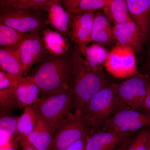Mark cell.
I'll use <instances>...</instances> for the list:
<instances>
[{
  "mask_svg": "<svg viewBox=\"0 0 150 150\" xmlns=\"http://www.w3.org/2000/svg\"><path fill=\"white\" fill-rule=\"evenodd\" d=\"M18 141L15 139L3 146L0 147V150H18Z\"/></svg>",
  "mask_w": 150,
  "mask_h": 150,
  "instance_id": "obj_33",
  "label": "cell"
},
{
  "mask_svg": "<svg viewBox=\"0 0 150 150\" xmlns=\"http://www.w3.org/2000/svg\"><path fill=\"white\" fill-rule=\"evenodd\" d=\"M150 129V116L128 107L120 108L99 130L131 134L143 128Z\"/></svg>",
  "mask_w": 150,
  "mask_h": 150,
  "instance_id": "obj_8",
  "label": "cell"
},
{
  "mask_svg": "<svg viewBox=\"0 0 150 150\" xmlns=\"http://www.w3.org/2000/svg\"><path fill=\"white\" fill-rule=\"evenodd\" d=\"M110 21L106 16L98 12L95 14L91 42L103 44L112 40L113 38L112 28Z\"/></svg>",
  "mask_w": 150,
  "mask_h": 150,
  "instance_id": "obj_23",
  "label": "cell"
},
{
  "mask_svg": "<svg viewBox=\"0 0 150 150\" xmlns=\"http://www.w3.org/2000/svg\"><path fill=\"white\" fill-rule=\"evenodd\" d=\"M134 50L127 46L117 45L108 53L104 65L108 73L118 79L131 77L138 74Z\"/></svg>",
  "mask_w": 150,
  "mask_h": 150,
  "instance_id": "obj_9",
  "label": "cell"
},
{
  "mask_svg": "<svg viewBox=\"0 0 150 150\" xmlns=\"http://www.w3.org/2000/svg\"><path fill=\"white\" fill-rule=\"evenodd\" d=\"M51 0H1L0 5L9 4L35 11H46Z\"/></svg>",
  "mask_w": 150,
  "mask_h": 150,
  "instance_id": "obj_26",
  "label": "cell"
},
{
  "mask_svg": "<svg viewBox=\"0 0 150 150\" xmlns=\"http://www.w3.org/2000/svg\"><path fill=\"white\" fill-rule=\"evenodd\" d=\"M129 12L139 27L144 43L150 33V0H127Z\"/></svg>",
  "mask_w": 150,
  "mask_h": 150,
  "instance_id": "obj_15",
  "label": "cell"
},
{
  "mask_svg": "<svg viewBox=\"0 0 150 150\" xmlns=\"http://www.w3.org/2000/svg\"><path fill=\"white\" fill-rule=\"evenodd\" d=\"M41 34L48 54L59 56L67 54L69 50L70 44L68 39L58 31L47 28L43 30Z\"/></svg>",
  "mask_w": 150,
  "mask_h": 150,
  "instance_id": "obj_18",
  "label": "cell"
},
{
  "mask_svg": "<svg viewBox=\"0 0 150 150\" xmlns=\"http://www.w3.org/2000/svg\"><path fill=\"white\" fill-rule=\"evenodd\" d=\"M46 11V23L65 37L70 35L71 15L64 8L62 1L51 0Z\"/></svg>",
  "mask_w": 150,
  "mask_h": 150,
  "instance_id": "obj_13",
  "label": "cell"
},
{
  "mask_svg": "<svg viewBox=\"0 0 150 150\" xmlns=\"http://www.w3.org/2000/svg\"><path fill=\"white\" fill-rule=\"evenodd\" d=\"M112 34L117 45L130 47L134 51H140L144 43L141 31L132 18L114 25Z\"/></svg>",
  "mask_w": 150,
  "mask_h": 150,
  "instance_id": "obj_12",
  "label": "cell"
},
{
  "mask_svg": "<svg viewBox=\"0 0 150 150\" xmlns=\"http://www.w3.org/2000/svg\"><path fill=\"white\" fill-rule=\"evenodd\" d=\"M71 54L75 111L82 113L84 108L92 98L109 83L101 71H91L86 67L78 46L72 48Z\"/></svg>",
  "mask_w": 150,
  "mask_h": 150,
  "instance_id": "obj_2",
  "label": "cell"
},
{
  "mask_svg": "<svg viewBox=\"0 0 150 150\" xmlns=\"http://www.w3.org/2000/svg\"><path fill=\"white\" fill-rule=\"evenodd\" d=\"M95 13L71 15L70 36L78 46H87L91 42Z\"/></svg>",
  "mask_w": 150,
  "mask_h": 150,
  "instance_id": "obj_14",
  "label": "cell"
},
{
  "mask_svg": "<svg viewBox=\"0 0 150 150\" xmlns=\"http://www.w3.org/2000/svg\"><path fill=\"white\" fill-rule=\"evenodd\" d=\"M21 150H38L30 144L27 137H24L18 142Z\"/></svg>",
  "mask_w": 150,
  "mask_h": 150,
  "instance_id": "obj_32",
  "label": "cell"
},
{
  "mask_svg": "<svg viewBox=\"0 0 150 150\" xmlns=\"http://www.w3.org/2000/svg\"><path fill=\"white\" fill-rule=\"evenodd\" d=\"M54 136V134L39 113L35 129L26 137L30 144L37 149L49 150Z\"/></svg>",
  "mask_w": 150,
  "mask_h": 150,
  "instance_id": "obj_20",
  "label": "cell"
},
{
  "mask_svg": "<svg viewBox=\"0 0 150 150\" xmlns=\"http://www.w3.org/2000/svg\"><path fill=\"white\" fill-rule=\"evenodd\" d=\"M118 84L109 83L97 93L82 111L83 119L91 131H98L119 109L116 101Z\"/></svg>",
  "mask_w": 150,
  "mask_h": 150,
  "instance_id": "obj_3",
  "label": "cell"
},
{
  "mask_svg": "<svg viewBox=\"0 0 150 150\" xmlns=\"http://www.w3.org/2000/svg\"><path fill=\"white\" fill-rule=\"evenodd\" d=\"M33 80L43 96L67 91L74 86L71 51L59 56L47 54L35 68Z\"/></svg>",
  "mask_w": 150,
  "mask_h": 150,
  "instance_id": "obj_1",
  "label": "cell"
},
{
  "mask_svg": "<svg viewBox=\"0 0 150 150\" xmlns=\"http://www.w3.org/2000/svg\"><path fill=\"white\" fill-rule=\"evenodd\" d=\"M18 108L14 93L13 87L0 90L1 112H11Z\"/></svg>",
  "mask_w": 150,
  "mask_h": 150,
  "instance_id": "obj_28",
  "label": "cell"
},
{
  "mask_svg": "<svg viewBox=\"0 0 150 150\" xmlns=\"http://www.w3.org/2000/svg\"><path fill=\"white\" fill-rule=\"evenodd\" d=\"M13 89L19 109L35 104L40 98V89L31 76L21 78Z\"/></svg>",
  "mask_w": 150,
  "mask_h": 150,
  "instance_id": "obj_16",
  "label": "cell"
},
{
  "mask_svg": "<svg viewBox=\"0 0 150 150\" xmlns=\"http://www.w3.org/2000/svg\"><path fill=\"white\" fill-rule=\"evenodd\" d=\"M39 112L37 104L24 108L23 112L18 119L17 135L15 139L19 141L27 137L35 129L37 124Z\"/></svg>",
  "mask_w": 150,
  "mask_h": 150,
  "instance_id": "obj_22",
  "label": "cell"
},
{
  "mask_svg": "<svg viewBox=\"0 0 150 150\" xmlns=\"http://www.w3.org/2000/svg\"><path fill=\"white\" fill-rule=\"evenodd\" d=\"M133 139L131 137H129L126 141H124L118 147L113 150H126Z\"/></svg>",
  "mask_w": 150,
  "mask_h": 150,
  "instance_id": "obj_35",
  "label": "cell"
},
{
  "mask_svg": "<svg viewBox=\"0 0 150 150\" xmlns=\"http://www.w3.org/2000/svg\"><path fill=\"white\" fill-rule=\"evenodd\" d=\"M78 47L86 67L91 71H101L102 64H105L109 52L97 43H93L90 46Z\"/></svg>",
  "mask_w": 150,
  "mask_h": 150,
  "instance_id": "obj_17",
  "label": "cell"
},
{
  "mask_svg": "<svg viewBox=\"0 0 150 150\" xmlns=\"http://www.w3.org/2000/svg\"><path fill=\"white\" fill-rule=\"evenodd\" d=\"M110 0H63V6L71 15L95 13L103 8Z\"/></svg>",
  "mask_w": 150,
  "mask_h": 150,
  "instance_id": "obj_19",
  "label": "cell"
},
{
  "mask_svg": "<svg viewBox=\"0 0 150 150\" xmlns=\"http://www.w3.org/2000/svg\"><path fill=\"white\" fill-rule=\"evenodd\" d=\"M28 35L8 25L0 23V46L18 49Z\"/></svg>",
  "mask_w": 150,
  "mask_h": 150,
  "instance_id": "obj_24",
  "label": "cell"
},
{
  "mask_svg": "<svg viewBox=\"0 0 150 150\" xmlns=\"http://www.w3.org/2000/svg\"><path fill=\"white\" fill-rule=\"evenodd\" d=\"M18 50L0 47V68L1 71L21 78L24 74Z\"/></svg>",
  "mask_w": 150,
  "mask_h": 150,
  "instance_id": "obj_21",
  "label": "cell"
},
{
  "mask_svg": "<svg viewBox=\"0 0 150 150\" xmlns=\"http://www.w3.org/2000/svg\"><path fill=\"white\" fill-rule=\"evenodd\" d=\"M131 136L111 131H91L86 139L85 150H113Z\"/></svg>",
  "mask_w": 150,
  "mask_h": 150,
  "instance_id": "obj_11",
  "label": "cell"
},
{
  "mask_svg": "<svg viewBox=\"0 0 150 150\" xmlns=\"http://www.w3.org/2000/svg\"><path fill=\"white\" fill-rule=\"evenodd\" d=\"M86 137L74 143L65 150H85Z\"/></svg>",
  "mask_w": 150,
  "mask_h": 150,
  "instance_id": "obj_31",
  "label": "cell"
},
{
  "mask_svg": "<svg viewBox=\"0 0 150 150\" xmlns=\"http://www.w3.org/2000/svg\"><path fill=\"white\" fill-rule=\"evenodd\" d=\"M144 112L150 116V85L144 102Z\"/></svg>",
  "mask_w": 150,
  "mask_h": 150,
  "instance_id": "obj_34",
  "label": "cell"
},
{
  "mask_svg": "<svg viewBox=\"0 0 150 150\" xmlns=\"http://www.w3.org/2000/svg\"><path fill=\"white\" fill-rule=\"evenodd\" d=\"M149 129L146 128L140 131L135 139L131 141L126 150H147Z\"/></svg>",
  "mask_w": 150,
  "mask_h": 150,
  "instance_id": "obj_29",
  "label": "cell"
},
{
  "mask_svg": "<svg viewBox=\"0 0 150 150\" xmlns=\"http://www.w3.org/2000/svg\"><path fill=\"white\" fill-rule=\"evenodd\" d=\"M18 117L12 115L10 112H1L0 133L6 134L11 139H15Z\"/></svg>",
  "mask_w": 150,
  "mask_h": 150,
  "instance_id": "obj_27",
  "label": "cell"
},
{
  "mask_svg": "<svg viewBox=\"0 0 150 150\" xmlns=\"http://www.w3.org/2000/svg\"><path fill=\"white\" fill-rule=\"evenodd\" d=\"M36 104L41 118L54 135L60 123L75 108L73 87L63 92L42 96Z\"/></svg>",
  "mask_w": 150,
  "mask_h": 150,
  "instance_id": "obj_4",
  "label": "cell"
},
{
  "mask_svg": "<svg viewBox=\"0 0 150 150\" xmlns=\"http://www.w3.org/2000/svg\"><path fill=\"white\" fill-rule=\"evenodd\" d=\"M82 113L71 112L57 127L49 150H65L74 143L90 134Z\"/></svg>",
  "mask_w": 150,
  "mask_h": 150,
  "instance_id": "obj_5",
  "label": "cell"
},
{
  "mask_svg": "<svg viewBox=\"0 0 150 150\" xmlns=\"http://www.w3.org/2000/svg\"><path fill=\"white\" fill-rule=\"evenodd\" d=\"M150 85L147 79L139 74L118 84L116 101L118 108L128 107L144 112V102Z\"/></svg>",
  "mask_w": 150,
  "mask_h": 150,
  "instance_id": "obj_7",
  "label": "cell"
},
{
  "mask_svg": "<svg viewBox=\"0 0 150 150\" xmlns=\"http://www.w3.org/2000/svg\"><path fill=\"white\" fill-rule=\"evenodd\" d=\"M0 5V23L24 33L40 31L44 25L39 12L11 5Z\"/></svg>",
  "mask_w": 150,
  "mask_h": 150,
  "instance_id": "obj_6",
  "label": "cell"
},
{
  "mask_svg": "<svg viewBox=\"0 0 150 150\" xmlns=\"http://www.w3.org/2000/svg\"><path fill=\"white\" fill-rule=\"evenodd\" d=\"M21 79L4 71H0V90L16 86Z\"/></svg>",
  "mask_w": 150,
  "mask_h": 150,
  "instance_id": "obj_30",
  "label": "cell"
},
{
  "mask_svg": "<svg viewBox=\"0 0 150 150\" xmlns=\"http://www.w3.org/2000/svg\"><path fill=\"white\" fill-rule=\"evenodd\" d=\"M19 56L23 74L27 72L36 63H39L48 52L40 31L28 33V35L19 48Z\"/></svg>",
  "mask_w": 150,
  "mask_h": 150,
  "instance_id": "obj_10",
  "label": "cell"
},
{
  "mask_svg": "<svg viewBox=\"0 0 150 150\" xmlns=\"http://www.w3.org/2000/svg\"><path fill=\"white\" fill-rule=\"evenodd\" d=\"M103 10L105 15L114 25L123 23L131 18L125 0H110Z\"/></svg>",
  "mask_w": 150,
  "mask_h": 150,
  "instance_id": "obj_25",
  "label": "cell"
},
{
  "mask_svg": "<svg viewBox=\"0 0 150 150\" xmlns=\"http://www.w3.org/2000/svg\"><path fill=\"white\" fill-rule=\"evenodd\" d=\"M147 150H150V129H149V137H148Z\"/></svg>",
  "mask_w": 150,
  "mask_h": 150,
  "instance_id": "obj_36",
  "label": "cell"
}]
</instances>
